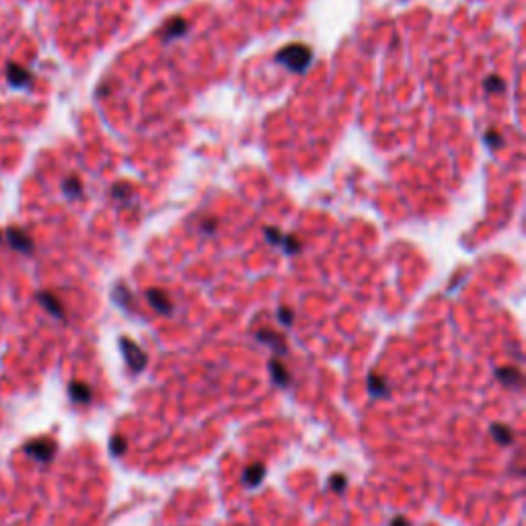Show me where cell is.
<instances>
[{"label":"cell","mask_w":526,"mask_h":526,"mask_svg":"<svg viewBox=\"0 0 526 526\" xmlns=\"http://www.w3.org/2000/svg\"><path fill=\"white\" fill-rule=\"evenodd\" d=\"M27 452H29V454H35L39 460H47V458H51V454L56 452V446H54V442H47V440H43V442H31V444L27 446Z\"/></svg>","instance_id":"52a82bcc"},{"label":"cell","mask_w":526,"mask_h":526,"mask_svg":"<svg viewBox=\"0 0 526 526\" xmlns=\"http://www.w3.org/2000/svg\"><path fill=\"white\" fill-rule=\"evenodd\" d=\"M146 298H148V302L152 304V308L156 312H161V314H171L173 312V302H171V298L167 296L165 290L152 288V290L146 292Z\"/></svg>","instance_id":"3957f363"},{"label":"cell","mask_w":526,"mask_h":526,"mask_svg":"<svg viewBox=\"0 0 526 526\" xmlns=\"http://www.w3.org/2000/svg\"><path fill=\"white\" fill-rule=\"evenodd\" d=\"M278 319H280L284 325H292L294 314H292V310H290V308H280V310H278Z\"/></svg>","instance_id":"d6986e66"},{"label":"cell","mask_w":526,"mask_h":526,"mask_svg":"<svg viewBox=\"0 0 526 526\" xmlns=\"http://www.w3.org/2000/svg\"><path fill=\"white\" fill-rule=\"evenodd\" d=\"M165 29H167L165 37H167V39H173V37H179V35H183V33L187 31V23L177 17V19H171V21L165 25Z\"/></svg>","instance_id":"8fae6325"},{"label":"cell","mask_w":526,"mask_h":526,"mask_svg":"<svg viewBox=\"0 0 526 526\" xmlns=\"http://www.w3.org/2000/svg\"><path fill=\"white\" fill-rule=\"evenodd\" d=\"M276 60L280 64H284L288 70L292 72H304L308 66H310V60H312V51L308 45H302V43H292V45H286L284 49L278 51Z\"/></svg>","instance_id":"6da1fadb"},{"label":"cell","mask_w":526,"mask_h":526,"mask_svg":"<svg viewBox=\"0 0 526 526\" xmlns=\"http://www.w3.org/2000/svg\"><path fill=\"white\" fill-rule=\"evenodd\" d=\"M70 395H72V399L78 401V403L91 401V389H89L86 385H82V383H72V385H70Z\"/></svg>","instance_id":"7c38bea8"},{"label":"cell","mask_w":526,"mask_h":526,"mask_svg":"<svg viewBox=\"0 0 526 526\" xmlns=\"http://www.w3.org/2000/svg\"><path fill=\"white\" fill-rule=\"evenodd\" d=\"M368 391H370V395H374V397H387L389 395V387H387L385 378L374 374V372H370V376H368Z\"/></svg>","instance_id":"ba28073f"},{"label":"cell","mask_w":526,"mask_h":526,"mask_svg":"<svg viewBox=\"0 0 526 526\" xmlns=\"http://www.w3.org/2000/svg\"><path fill=\"white\" fill-rule=\"evenodd\" d=\"M270 372H272V378L278 387H288L290 385V372L288 368L284 366V362H280L278 358H274L270 362Z\"/></svg>","instance_id":"5b68a950"},{"label":"cell","mask_w":526,"mask_h":526,"mask_svg":"<svg viewBox=\"0 0 526 526\" xmlns=\"http://www.w3.org/2000/svg\"><path fill=\"white\" fill-rule=\"evenodd\" d=\"M263 477H266V466L259 464V462L249 464V466L245 469V473H243V479H245V483H247L249 487H257V485L263 481Z\"/></svg>","instance_id":"8992f818"},{"label":"cell","mask_w":526,"mask_h":526,"mask_svg":"<svg viewBox=\"0 0 526 526\" xmlns=\"http://www.w3.org/2000/svg\"><path fill=\"white\" fill-rule=\"evenodd\" d=\"M282 247H284L286 253H298V251H300V241H298L296 237H292V235H286Z\"/></svg>","instance_id":"9a60e30c"},{"label":"cell","mask_w":526,"mask_h":526,"mask_svg":"<svg viewBox=\"0 0 526 526\" xmlns=\"http://www.w3.org/2000/svg\"><path fill=\"white\" fill-rule=\"evenodd\" d=\"M391 526H409V522H407V518H403V516H397L393 522H391Z\"/></svg>","instance_id":"ffe728a7"},{"label":"cell","mask_w":526,"mask_h":526,"mask_svg":"<svg viewBox=\"0 0 526 526\" xmlns=\"http://www.w3.org/2000/svg\"><path fill=\"white\" fill-rule=\"evenodd\" d=\"M485 142H487V146H491V148H500V146L504 144L502 134H500V132H495V130H489V132L485 134Z\"/></svg>","instance_id":"e0dca14e"},{"label":"cell","mask_w":526,"mask_h":526,"mask_svg":"<svg viewBox=\"0 0 526 526\" xmlns=\"http://www.w3.org/2000/svg\"><path fill=\"white\" fill-rule=\"evenodd\" d=\"M257 339L263 341L266 345H270L272 349H276L278 354H286L288 347H286V339L284 335H280L278 331H272V329H261L257 331Z\"/></svg>","instance_id":"277c9868"},{"label":"cell","mask_w":526,"mask_h":526,"mask_svg":"<svg viewBox=\"0 0 526 526\" xmlns=\"http://www.w3.org/2000/svg\"><path fill=\"white\" fill-rule=\"evenodd\" d=\"M498 378L504 383V385H510V387H516L520 381H522V374L518 368L514 366H508V368H500L498 370Z\"/></svg>","instance_id":"30bf717a"},{"label":"cell","mask_w":526,"mask_h":526,"mask_svg":"<svg viewBox=\"0 0 526 526\" xmlns=\"http://www.w3.org/2000/svg\"><path fill=\"white\" fill-rule=\"evenodd\" d=\"M491 436L498 440V444H502V446H508V444H512L514 442V432L508 428V426H504V424H493L491 426Z\"/></svg>","instance_id":"9c48e42d"},{"label":"cell","mask_w":526,"mask_h":526,"mask_svg":"<svg viewBox=\"0 0 526 526\" xmlns=\"http://www.w3.org/2000/svg\"><path fill=\"white\" fill-rule=\"evenodd\" d=\"M485 89L491 91V93H502V91L506 89V82H504L500 76H489V78L485 80Z\"/></svg>","instance_id":"5bb4252c"},{"label":"cell","mask_w":526,"mask_h":526,"mask_svg":"<svg viewBox=\"0 0 526 526\" xmlns=\"http://www.w3.org/2000/svg\"><path fill=\"white\" fill-rule=\"evenodd\" d=\"M120 343H122V352H124V358H126L128 366L132 368L134 372H142L144 366H146V354L142 352V347L136 345L134 341L126 339V337H122Z\"/></svg>","instance_id":"7a4b0ae2"},{"label":"cell","mask_w":526,"mask_h":526,"mask_svg":"<svg viewBox=\"0 0 526 526\" xmlns=\"http://www.w3.org/2000/svg\"><path fill=\"white\" fill-rule=\"evenodd\" d=\"M266 237H268V241L274 243V245H284V239H286V235H282V232L276 230V228H266Z\"/></svg>","instance_id":"ac0fdd59"},{"label":"cell","mask_w":526,"mask_h":526,"mask_svg":"<svg viewBox=\"0 0 526 526\" xmlns=\"http://www.w3.org/2000/svg\"><path fill=\"white\" fill-rule=\"evenodd\" d=\"M111 452L115 456H122L126 452V438L124 436H113L111 438Z\"/></svg>","instance_id":"2e32d148"},{"label":"cell","mask_w":526,"mask_h":526,"mask_svg":"<svg viewBox=\"0 0 526 526\" xmlns=\"http://www.w3.org/2000/svg\"><path fill=\"white\" fill-rule=\"evenodd\" d=\"M345 485H347V479L341 475V473H335V475L331 477V481H329V487H331L335 493H341V491L345 489Z\"/></svg>","instance_id":"4fadbf2b"}]
</instances>
